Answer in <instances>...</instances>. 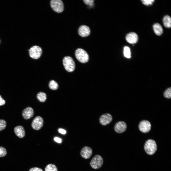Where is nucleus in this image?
<instances>
[{"instance_id":"obj_21","label":"nucleus","mask_w":171,"mask_h":171,"mask_svg":"<svg viewBox=\"0 0 171 171\" xmlns=\"http://www.w3.org/2000/svg\"><path fill=\"white\" fill-rule=\"evenodd\" d=\"M124 56L127 58H129L131 57V53L130 48L127 46L124 47Z\"/></svg>"},{"instance_id":"obj_29","label":"nucleus","mask_w":171,"mask_h":171,"mask_svg":"<svg viewBox=\"0 0 171 171\" xmlns=\"http://www.w3.org/2000/svg\"><path fill=\"white\" fill-rule=\"evenodd\" d=\"M54 140L56 142L58 143H61L62 141L61 139L58 137H55Z\"/></svg>"},{"instance_id":"obj_19","label":"nucleus","mask_w":171,"mask_h":171,"mask_svg":"<svg viewBox=\"0 0 171 171\" xmlns=\"http://www.w3.org/2000/svg\"><path fill=\"white\" fill-rule=\"evenodd\" d=\"M49 87L51 89L53 90H57L58 87V85L57 83L54 80H51L49 84Z\"/></svg>"},{"instance_id":"obj_11","label":"nucleus","mask_w":171,"mask_h":171,"mask_svg":"<svg viewBox=\"0 0 171 171\" xmlns=\"http://www.w3.org/2000/svg\"><path fill=\"white\" fill-rule=\"evenodd\" d=\"M34 114L33 109L31 107L28 106L23 110L22 115L23 118L25 119H28L32 118Z\"/></svg>"},{"instance_id":"obj_2","label":"nucleus","mask_w":171,"mask_h":171,"mask_svg":"<svg viewBox=\"0 0 171 171\" xmlns=\"http://www.w3.org/2000/svg\"><path fill=\"white\" fill-rule=\"evenodd\" d=\"M75 55L77 59L81 63H86L89 60V57L88 54L85 51L82 49H77L75 52Z\"/></svg>"},{"instance_id":"obj_4","label":"nucleus","mask_w":171,"mask_h":171,"mask_svg":"<svg viewBox=\"0 0 171 171\" xmlns=\"http://www.w3.org/2000/svg\"><path fill=\"white\" fill-rule=\"evenodd\" d=\"M103 158L100 155H95L91 159L90 163L91 167L93 169H98L101 167L103 163Z\"/></svg>"},{"instance_id":"obj_18","label":"nucleus","mask_w":171,"mask_h":171,"mask_svg":"<svg viewBox=\"0 0 171 171\" xmlns=\"http://www.w3.org/2000/svg\"><path fill=\"white\" fill-rule=\"evenodd\" d=\"M36 97L39 101L41 102H44L46 101L47 99V95L44 92H40L37 94Z\"/></svg>"},{"instance_id":"obj_16","label":"nucleus","mask_w":171,"mask_h":171,"mask_svg":"<svg viewBox=\"0 0 171 171\" xmlns=\"http://www.w3.org/2000/svg\"><path fill=\"white\" fill-rule=\"evenodd\" d=\"M153 28L154 33L157 35H160L163 33L162 27L158 23H155L153 25Z\"/></svg>"},{"instance_id":"obj_24","label":"nucleus","mask_w":171,"mask_h":171,"mask_svg":"<svg viewBox=\"0 0 171 171\" xmlns=\"http://www.w3.org/2000/svg\"><path fill=\"white\" fill-rule=\"evenodd\" d=\"M7 151L5 148L0 146V157H3L6 155Z\"/></svg>"},{"instance_id":"obj_27","label":"nucleus","mask_w":171,"mask_h":171,"mask_svg":"<svg viewBox=\"0 0 171 171\" xmlns=\"http://www.w3.org/2000/svg\"><path fill=\"white\" fill-rule=\"evenodd\" d=\"M29 171H43L42 169L40 168L35 167L30 169Z\"/></svg>"},{"instance_id":"obj_8","label":"nucleus","mask_w":171,"mask_h":171,"mask_svg":"<svg viewBox=\"0 0 171 171\" xmlns=\"http://www.w3.org/2000/svg\"><path fill=\"white\" fill-rule=\"evenodd\" d=\"M138 127L139 130L141 132L143 133H146L150 130L151 124L148 121L143 120L140 123Z\"/></svg>"},{"instance_id":"obj_1","label":"nucleus","mask_w":171,"mask_h":171,"mask_svg":"<svg viewBox=\"0 0 171 171\" xmlns=\"http://www.w3.org/2000/svg\"><path fill=\"white\" fill-rule=\"evenodd\" d=\"M144 149L148 154L150 155L153 154L157 149L156 142L152 139H149L147 140L145 144Z\"/></svg>"},{"instance_id":"obj_6","label":"nucleus","mask_w":171,"mask_h":171,"mask_svg":"<svg viewBox=\"0 0 171 171\" xmlns=\"http://www.w3.org/2000/svg\"><path fill=\"white\" fill-rule=\"evenodd\" d=\"M50 5L52 9L56 12L60 13L63 10V4L61 0H51Z\"/></svg>"},{"instance_id":"obj_15","label":"nucleus","mask_w":171,"mask_h":171,"mask_svg":"<svg viewBox=\"0 0 171 171\" xmlns=\"http://www.w3.org/2000/svg\"><path fill=\"white\" fill-rule=\"evenodd\" d=\"M14 132L16 135L19 138H23L25 136V132L24 128L21 125L15 127L14 128Z\"/></svg>"},{"instance_id":"obj_17","label":"nucleus","mask_w":171,"mask_h":171,"mask_svg":"<svg viewBox=\"0 0 171 171\" xmlns=\"http://www.w3.org/2000/svg\"><path fill=\"white\" fill-rule=\"evenodd\" d=\"M163 22L164 25L165 27L168 28L171 27V19L169 16H165L163 18Z\"/></svg>"},{"instance_id":"obj_28","label":"nucleus","mask_w":171,"mask_h":171,"mask_svg":"<svg viewBox=\"0 0 171 171\" xmlns=\"http://www.w3.org/2000/svg\"><path fill=\"white\" fill-rule=\"evenodd\" d=\"M5 103V100L3 99L0 95V106L4 105Z\"/></svg>"},{"instance_id":"obj_13","label":"nucleus","mask_w":171,"mask_h":171,"mask_svg":"<svg viewBox=\"0 0 171 171\" xmlns=\"http://www.w3.org/2000/svg\"><path fill=\"white\" fill-rule=\"evenodd\" d=\"M79 35L82 37H85L88 36L90 33V30L88 26L84 25L81 26L78 30Z\"/></svg>"},{"instance_id":"obj_14","label":"nucleus","mask_w":171,"mask_h":171,"mask_svg":"<svg viewBox=\"0 0 171 171\" xmlns=\"http://www.w3.org/2000/svg\"><path fill=\"white\" fill-rule=\"evenodd\" d=\"M126 39L127 41L130 44L136 43L138 40V36L137 34L133 32H130L126 36Z\"/></svg>"},{"instance_id":"obj_5","label":"nucleus","mask_w":171,"mask_h":171,"mask_svg":"<svg viewBox=\"0 0 171 171\" xmlns=\"http://www.w3.org/2000/svg\"><path fill=\"white\" fill-rule=\"evenodd\" d=\"M30 56L32 58L37 59L41 56L42 53V50L39 46L35 45L32 47L28 50Z\"/></svg>"},{"instance_id":"obj_25","label":"nucleus","mask_w":171,"mask_h":171,"mask_svg":"<svg viewBox=\"0 0 171 171\" xmlns=\"http://www.w3.org/2000/svg\"><path fill=\"white\" fill-rule=\"evenodd\" d=\"M154 0H142L141 1L143 3L147 6H149L150 5H152L153 3L154 2Z\"/></svg>"},{"instance_id":"obj_12","label":"nucleus","mask_w":171,"mask_h":171,"mask_svg":"<svg viewBox=\"0 0 171 171\" xmlns=\"http://www.w3.org/2000/svg\"><path fill=\"white\" fill-rule=\"evenodd\" d=\"M127 128V125L124 121H119L116 123L114 126L115 131L118 133H122L124 132Z\"/></svg>"},{"instance_id":"obj_9","label":"nucleus","mask_w":171,"mask_h":171,"mask_svg":"<svg viewBox=\"0 0 171 171\" xmlns=\"http://www.w3.org/2000/svg\"><path fill=\"white\" fill-rule=\"evenodd\" d=\"M93 151L92 148L89 146H85L81 149L80 154L83 158L87 159L90 157Z\"/></svg>"},{"instance_id":"obj_22","label":"nucleus","mask_w":171,"mask_h":171,"mask_svg":"<svg viewBox=\"0 0 171 171\" xmlns=\"http://www.w3.org/2000/svg\"><path fill=\"white\" fill-rule=\"evenodd\" d=\"M164 95L166 98L170 99L171 97V87L168 88L164 92Z\"/></svg>"},{"instance_id":"obj_26","label":"nucleus","mask_w":171,"mask_h":171,"mask_svg":"<svg viewBox=\"0 0 171 171\" xmlns=\"http://www.w3.org/2000/svg\"><path fill=\"white\" fill-rule=\"evenodd\" d=\"M94 0H85L83 1L84 3L86 5L92 6L93 5Z\"/></svg>"},{"instance_id":"obj_3","label":"nucleus","mask_w":171,"mask_h":171,"mask_svg":"<svg viewBox=\"0 0 171 171\" xmlns=\"http://www.w3.org/2000/svg\"><path fill=\"white\" fill-rule=\"evenodd\" d=\"M63 63L65 70L67 71H73L75 68V65L73 58L70 56L65 57L63 60Z\"/></svg>"},{"instance_id":"obj_7","label":"nucleus","mask_w":171,"mask_h":171,"mask_svg":"<svg viewBox=\"0 0 171 171\" xmlns=\"http://www.w3.org/2000/svg\"><path fill=\"white\" fill-rule=\"evenodd\" d=\"M43 119L41 117L37 116L33 120L31 124L32 127L35 130H39L43 126Z\"/></svg>"},{"instance_id":"obj_23","label":"nucleus","mask_w":171,"mask_h":171,"mask_svg":"<svg viewBox=\"0 0 171 171\" xmlns=\"http://www.w3.org/2000/svg\"><path fill=\"white\" fill-rule=\"evenodd\" d=\"M6 125V121L3 119H0V131L4 129Z\"/></svg>"},{"instance_id":"obj_30","label":"nucleus","mask_w":171,"mask_h":171,"mask_svg":"<svg viewBox=\"0 0 171 171\" xmlns=\"http://www.w3.org/2000/svg\"><path fill=\"white\" fill-rule=\"evenodd\" d=\"M59 132L62 134H65L66 133V131L62 128H59L58 129Z\"/></svg>"},{"instance_id":"obj_10","label":"nucleus","mask_w":171,"mask_h":171,"mask_svg":"<svg viewBox=\"0 0 171 171\" xmlns=\"http://www.w3.org/2000/svg\"><path fill=\"white\" fill-rule=\"evenodd\" d=\"M113 118L109 114L105 113L102 115L99 119L100 124L103 125H106L109 124L112 121Z\"/></svg>"},{"instance_id":"obj_20","label":"nucleus","mask_w":171,"mask_h":171,"mask_svg":"<svg viewBox=\"0 0 171 171\" xmlns=\"http://www.w3.org/2000/svg\"><path fill=\"white\" fill-rule=\"evenodd\" d=\"M45 171H57V167L54 165L52 164H49L46 167Z\"/></svg>"}]
</instances>
